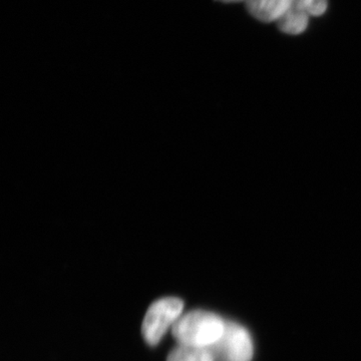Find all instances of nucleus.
I'll use <instances>...</instances> for the list:
<instances>
[{
  "instance_id": "nucleus-3",
  "label": "nucleus",
  "mask_w": 361,
  "mask_h": 361,
  "mask_svg": "<svg viewBox=\"0 0 361 361\" xmlns=\"http://www.w3.org/2000/svg\"><path fill=\"white\" fill-rule=\"evenodd\" d=\"M211 349L221 361H251L254 355L250 334L235 322H227L222 338Z\"/></svg>"
},
{
  "instance_id": "nucleus-4",
  "label": "nucleus",
  "mask_w": 361,
  "mask_h": 361,
  "mask_svg": "<svg viewBox=\"0 0 361 361\" xmlns=\"http://www.w3.org/2000/svg\"><path fill=\"white\" fill-rule=\"evenodd\" d=\"M293 0H246L249 13L261 23H277Z\"/></svg>"
},
{
  "instance_id": "nucleus-1",
  "label": "nucleus",
  "mask_w": 361,
  "mask_h": 361,
  "mask_svg": "<svg viewBox=\"0 0 361 361\" xmlns=\"http://www.w3.org/2000/svg\"><path fill=\"white\" fill-rule=\"evenodd\" d=\"M227 322L206 310L190 311L173 326V336L180 345L212 348L224 334Z\"/></svg>"
},
{
  "instance_id": "nucleus-6",
  "label": "nucleus",
  "mask_w": 361,
  "mask_h": 361,
  "mask_svg": "<svg viewBox=\"0 0 361 361\" xmlns=\"http://www.w3.org/2000/svg\"><path fill=\"white\" fill-rule=\"evenodd\" d=\"M167 361H215V356L210 349L180 344V346L171 351Z\"/></svg>"
},
{
  "instance_id": "nucleus-7",
  "label": "nucleus",
  "mask_w": 361,
  "mask_h": 361,
  "mask_svg": "<svg viewBox=\"0 0 361 361\" xmlns=\"http://www.w3.org/2000/svg\"><path fill=\"white\" fill-rule=\"evenodd\" d=\"M292 4L310 16H322L329 6L327 0H293Z\"/></svg>"
},
{
  "instance_id": "nucleus-5",
  "label": "nucleus",
  "mask_w": 361,
  "mask_h": 361,
  "mask_svg": "<svg viewBox=\"0 0 361 361\" xmlns=\"http://www.w3.org/2000/svg\"><path fill=\"white\" fill-rule=\"evenodd\" d=\"M310 16L305 11L291 4L286 13L277 21V26L282 32L297 35L305 32L307 28Z\"/></svg>"
},
{
  "instance_id": "nucleus-8",
  "label": "nucleus",
  "mask_w": 361,
  "mask_h": 361,
  "mask_svg": "<svg viewBox=\"0 0 361 361\" xmlns=\"http://www.w3.org/2000/svg\"><path fill=\"white\" fill-rule=\"evenodd\" d=\"M219 1L225 2V4H235V2H245L246 0H219Z\"/></svg>"
},
{
  "instance_id": "nucleus-2",
  "label": "nucleus",
  "mask_w": 361,
  "mask_h": 361,
  "mask_svg": "<svg viewBox=\"0 0 361 361\" xmlns=\"http://www.w3.org/2000/svg\"><path fill=\"white\" fill-rule=\"evenodd\" d=\"M184 303L176 297L159 299L149 306L142 322V332L149 345H157L166 332L182 316Z\"/></svg>"
}]
</instances>
